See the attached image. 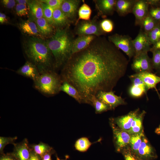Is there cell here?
<instances>
[{
	"label": "cell",
	"instance_id": "6da1fadb",
	"mask_svg": "<svg viewBox=\"0 0 160 160\" xmlns=\"http://www.w3.org/2000/svg\"><path fill=\"white\" fill-rule=\"evenodd\" d=\"M129 61L120 49L104 38L95 39L72 55L64 65L62 80L75 87L85 103L100 91H112L125 75Z\"/></svg>",
	"mask_w": 160,
	"mask_h": 160
},
{
	"label": "cell",
	"instance_id": "7a4b0ae2",
	"mask_svg": "<svg viewBox=\"0 0 160 160\" xmlns=\"http://www.w3.org/2000/svg\"><path fill=\"white\" fill-rule=\"evenodd\" d=\"M23 48L29 61L36 67L40 74L54 71L53 56L46 41L31 37L25 41Z\"/></svg>",
	"mask_w": 160,
	"mask_h": 160
},
{
	"label": "cell",
	"instance_id": "3957f363",
	"mask_svg": "<svg viewBox=\"0 0 160 160\" xmlns=\"http://www.w3.org/2000/svg\"><path fill=\"white\" fill-rule=\"evenodd\" d=\"M73 40L67 30L58 28L46 41L54 58L55 68L64 65L71 56Z\"/></svg>",
	"mask_w": 160,
	"mask_h": 160
},
{
	"label": "cell",
	"instance_id": "277c9868",
	"mask_svg": "<svg viewBox=\"0 0 160 160\" xmlns=\"http://www.w3.org/2000/svg\"><path fill=\"white\" fill-rule=\"evenodd\" d=\"M63 82L60 76L54 71L40 74L34 81V88L41 93L48 96L55 95L60 91Z\"/></svg>",
	"mask_w": 160,
	"mask_h": 160
},
{
	"label": "cell",
	"instance_id": "5b68a950",
	"mask_svg": "<svg viewBox=\"0 0 160 160\" xmlns=\"http://www.w3.org/2000/svg\"><path fill=\"white\" fill-rule=\"evenodd\" d=\"M108 40L123 52L130 59L135 55L133 40L127 35L115 33L108 36Z\"/></svg>",
	"mask_w": 160,
	"mask_h": 160
},
{
	"label": "cell",
	"instance_id": "8992f818",
	"mask_svg": "<svg viewBox=\"0 0 160 160\" xmlns=\"http://www.w3.org/2000/svg\"><path fill=\"white\" fill-rule=\"evenodd\" d=\"M110 123L112 129L113 140L116 152L121 153L129 146L131 135L118 127L111 119Z\"/></svg>",
	"mask_w": 160,
	"mask_h": 160
},
{
	"label": "cell",
	"instance_id": "52a82bcc",
	"mask_svg": "<svg viewBox=\"0 0 160 160\" xmlns=\"http://www.w3.org/2000/svg\"><path fill=\"white\" fill-rule=\"evenodd\" d=\"M96 96L99 100L108 106L111 110L118 106L125 105L126 103L121 96L116 95L113 91H100L97 93Z\"/></svg>",
	"mask_w": 160,
	"mask_h": 160
},
{
	"label": "cell",
	"instance_id": "ba28073f",
	"mask_svg": "<svg viewBox=\"0 0 160 160\" xmlns=\"http://www.w3.org/2000/svg\"><path fill=\"white\" fill-rule=\"evenodd\" d=\"M131 64L132 69L136 73L153 71L151 59L148 53H144L134 56Z\"/></svg>",
	"mask_w": 160,
	"mask_h": 160
},
{
	"label": "cell",
	"instance_id": "9c48e42d",
	"mask_svg": "<svg viewBox=\"0 0 160 160\" xmlns=\"http://www.w3.org/2000/svg\"><path fill=\"white\" fill-rule=\"evenodd\" d=\"M133 42L135 51L134 56L150 51L151 44L147 34L141 28L136 37L133 40Z\"/></svg>",
	"mask_w": 160,
	"mask_h": 160
},
{
	"label": "cell",
	"instance_id": "30bf717a",
	"mask_svg": "<svg viewBox=\"0 0 160 160\" xmlns=\"http://www.w3.org/2000/svg\"><path fill=\"white\" fill-rule=\"evenodd\" d=\"M76 33L79 36L94 35L99 36L103 33L98 24L93 21H85L77 26Z\"/></svg>",
	"mask_w": 160,
	"mask_h": 160
},
{
	"label": "cell",
	"instance_id": "8fae6325",
	"mask_svg": "<svg viewBox=\"0 0 160 160\" xmlns=\"http://www.w3.org/2000/svg\"><path fill=\"white\" fill-rule=\"evenodd\" d=\"M137 156L140 160H153L158 157L155 148L145 135L138 150Z\"/></svg>",
	"mask_w": 160,
	"mask_h": 160
},
{
	"label": "cell",
	"instance_id": "7c38bea8",
	"mask_svg": "<svg viewBox=\"0 0 160 160\" xmlns=\"http://www.w3.org/2000/svg\"><path fill=\"white\" fill-rule=\"evenodd\" d=\"M149 6L146 0H137L132 12L135 17V25H141L143 20L148 14Z\"/></svg>",
	"mask_w": 160,
	"mask_h": 160
},
{
	"label": "cell",
	"instance_id": "4fadbf2b",
	"mask_svg": "<svg viewBox=\"0 0 160 160\" xmlns=\"http://www.w3.org/2000/svg\"><path fill=\"white\" fill-rule=\"evenodd\" d=\"M140 111L138 108L125 115L111 119L118 127L128 133L133 120Z\"/></svg>",
	"mask_w": 160,
	"mask_h": 160
},
{
	"label": "cell",
	"instance_id": "5bb4252c",
	"mask_svg": "<svg viewBox=\"0 0 160 160\" xmlns=\"http://www.w3.org/2000/svg\"><path fill=\"white\" fill-rule=\"evenodd\" d=\"M129 76L140 78L145 83L148 90L153 89L155 90L160 99V95L156 87L157 84L160 83V76L148 72L136 73Z\"/></svg>",
	"mask_w": 160,
	"mask_h": 160
},
{
	"label": "cell",
	"instance_id": "9a60e30c",
	"mask_svg": "<svg viewBox=\"0 0 160 160\" xmlns=\"http://www.w3.org/2000/svg\"><path fill=\"white\" fill-rule=\"evenodd\" d=\"M131 84L129 87L128 93L132 97H140L144 94L146 95L148 91L146 85L143 81L140 78L129 76Z\"/></svg>",
	"mask_w": 160,
	"mask_h": 160
},
{
	"label": "cell",
	"instance_id": "2e32d148",
	"mask_svg": "<svg viewBox=\"0 0 160 160\" xmlns=\"http://www.w3.org/2000/svg\"><path fill=\"white\" fill-rule=\"evenodd\" d=\"M13 152L12 153L17 160H29L31 148L28 139L25 138L21 142L15 143Z\"/></svg>",
	"mask_w": 160,
	"mask_h": 160
},
{
	"label": "cell",
	"instance_id": "e0dca14e",
	"mask_svg": "<svg viewBox=\"0 0 160 160\" xmlns=\"http://www.w3.org/2000/svg\"><path fill=\"white\" fill-rule=\"evenodd\" d=\"M16 72L19 75L31 79L33 81L36 80L40 75L36 67L30 61H27Z\"/></svg>",
	"mask_w": 160,
	"mask_h": 160
},
{
	"label": "cell",
	"instance_id": "ac0fdd59",
	"mask_svg": "<svg viewBox=\"0 0 160 160\" xmlns=\"http://www.w3.org/2000/svg\"><path fill=\"white\" fill-rule=\"evenodd\" d=\"M95 38L94 35L79 36L73 40L72 55L87 48Z\"/></svg>",
	"mask_w": 160,
	"mask_h": 160
},
{
	"label": "cell",
	"instance_id": "d6986e66",
	"mask_svg": "<svg viewBox=\"0 0 160 160\" xmlns=\"http://www.w3.org/2000/svg\"><path fill=\"white\" fill-rule=\"evenodd\" d=\"M80 1L77 0H63L60 8L69 20L75 17Z\"/></svg>",
	"mask_w": 160,
	"mask_h": 160
},
{
	"label": "cell",
	"instance_id": "ffe728a7",
	"mask_svg": "<svg viewBox=\"0 0 160 160\" xmlns=\"http://www.w3.org/2000/svg\"><path fill=\"white\" fill-rule=\"evenodd\" d=\"M137 0H117L115 11L120 16H125L132 13L135 4Z\"/></svg>",
	"mask_w": 160,
	"mask_h": 160
},
{
	"label": "cell",
	"instance_id": "44dd1931",
	"mask_svg": "<svg viewBox=\"0 0 160 160\" xmlns=\"http://www.w3.org/2000/svg\"><path fill=\"white\" fill-rule=\"evenodd\" d=\"M60 91L65 93L79 103H85L84 99L77 89L67 81H63L60 88Z\"/></svg>",
	"mask_w": 160,
	"mask_h": 160
},
{
	"label": "cell",
	"instance_id": "7402d4cb",
	"mask_svg": "<svg viewBox=\"0 0 160 160\" xmlns=\"http://www.w3.org/2000/svg\"><path fill=\"white\" fill-rule=\"evenodd\" d=\"M116 0H100L96 1L97 7L103 16L112 15L115 10Z\"/></svg>",
	"mask_w": 160,
	"mask_h": 160
},
{
	"label": "cell",
	"instance_id": "603a6c76",
	"mask_svg": "<svg viewBox=\"0 0 160 160\" xmlns=\"http://www.w3.org/2000/svg\"><path fill=\"white\" fill-rule=\"evenodd\" d=\"M19 26L21 30L25 34L38 37H42L35 23L27 20L20 23Z\"/></svg>",
	"mask_w": 160,
	"mask_h": 160
},
{
	"label": "cell",
	"instance_id": "cb8c5ba5",
	"mask_svg": "<svg viewBox=\"0 0 160 160\" xmlns=\"http://www.w3.org/2000/svg\"><path fill=\"white\" fill-rule=\"evenodd\" d=\"M146 112L145 111L140 112L133 120L131 129L128 133L131 135L140 133L143 131V121Z\"/></svg>",
	"mask_w": 160,
	"mask_h": 160
},
{
	"label": "cell",
	"instance_id": "d4e9b609",
	"mask_svg": "<svg viewBox=\"0 0 160 160\" xmlns=\"http://www.w3.org/2000/svg\"><path fill=\"white\" fill-rule=\"evenodd\" d=\"M28 4L29 12L35 19L43 17L42 7L40 1H28Z\"/></svg>",
	"mask_w": 160,
	"mask_h": 160
},
{
	"label": "cell",
	"instance_id": "484cf974",
	"mask_svg": "<svg viewBox=\"0 0 160 160\" xmlns=\"http://www.w3.org/2000/svg\"><path fill=\"white\" fill-rule=\"evenodd\" d=\"M35 23L42 36H49L52 33L53 31L51 25L43 17L35 19Z\"/></svg>",
	"mask_w": 160,
	"mask_h": 160
},
{
	"label": "cell",
	"instance_id": "4316f807",
	"mask_svg": "<svg viewBox=\"0 0 160 160\" xmlns=\"http://www.w3.org/2000/svg\"><path fill=\"white\" fill-rule=\"evenodd\" d=\"M53 25L57 27L65 26L69 20L63 13L60 8L54 9L53 14Z\"/></svg>",
	"mask_w": 160,
	"mask_h": 160
},
{
	"label": "cell",
	"instance_id": "83f0119b",
	"mask_svg": "<svg viewBox=\"0 0 160 160\" xmlns=\"http://www.w3.org/2000/svg\"><path fill=\"white\" fill-rule=\"evenodd\" d=\"M144 136L143 131L140 133L131 135L129 146L136 156L138 150Z\"/></svg>",
	"mask_w": 160,
	"mask_h": 160
},
{
	"label": "cell",
	"instance_id": "f1b7e54d",
	"mask_svg": "<svg viewBox=\"0 0 160 160\" xmlns=\"http://www.w3.org/2000/svg\"><path fill=\"white\" fill-rule=\"evenodd\" d=\"M88 104L93 106L96 113H100L111 110L110 108L98 99L96 96H92L88 100Z\"/></svg>",
	"mask_w": 160,
	"mask_h": 160
},
{
	"label": "cell",
	"instance_id": "f546056e",
	"mask_svg": "<svg viewBox=\"0 0 160 160\" xmlns=\"http://www.w3.org/2000/svg\"><path fill=\"white\" fill-rule=\"evenodd\" d=\"M160 23L148 14L142 22L140 26V28L147 34Z\"/></svg>",
	"mask_w": 160,
	"mask_h": 160
},
{
	"label": "cell",
	"instance_id": "4dcf8cb0",
	"mask_svg": "<svg viewBox=\"0 0 160 160\" xmlns=\"http://www.w3.org/2000/svg\"><path fill=\"white\" fill-rule=\"evenodd\" d=\"M30 146L32 150L41 158L45 154L53 149L48 144L42 142H40L37 144L31 145Z\"/></svg>",
	"mask_w": 160,
	"mask_h": 160
},
{
	"label": "cell",
	"instance_id": "1f68e13d",
	"mask_svg": "<svg viewBox=\"0 0 160 160\" xmlns=\"http://www.w3.org/2000/svg\"><path fill=\"white\" fill-rule=\"evenodd\" d=\"M93 143H91L87 137H83L79 138L76 141L74 147L76 150L80 152H85Z\"/></svg>",
	"mask_w": 160,
	"mask_h": 160
},
{
	"label": "cell",
	"instance_id": "d6a6232c",
	"mask_svg": "<svg viewBox=\"0 0 160 160\" xmlns=\"http://www.w3.org/2000/svg\"><path fill=\"white\" fill-rule=\"evenodd\" d=\"M78 19L76 24L81 19L85 21L90 20L92 13V10L90 7L87 4L84 3L80 7L78 10Z\"/></svg>",
	"mask_w": 160,
	"mask_h": 160
},
{
	"label": "cell",
	"instance_id": "836d02e7",
	"mask_svg": "<svg viewBox=\"0 0 160 160\" xmlns=\"http://www.w3.org/2000/svg\"><path fill=\"white\" fill-rule=\"evenodd\" d=\"M41 3L43 9V17L50 25H53V14L55 9L44 3L42 2Z\"/></svg>",
	"mask_w": 160,
	"mask_h": 160
},
{
	"label": "cell",
	"instance_id": "e575fe53",
	"mask_svg": "<svg viewBox=\"0 0 160 160\" xmlns=\"http://www.w3.org/2000/svg\"><path fill=\"white\" fill-rule=\"evenodd\" d=\"M147 34L151 45L160 39V23Z\"/></svg>",
	"mask_w": 160,
	"mask_h": 160
},
{
	"label": "cell",
	"instance_id": "d590c367",
	"mask_svg": "<svg viewBox=\"0 0 160 160\" xmlns=\"http://www.w3.org/2000/svg\"><path fill=\"white\" fill-rule=\"evenodd\" d=\"M153 55L151 59L153 69L158 72L160 71V49L151 50Z\"/></svg>",
	"mask_w": 160,
	"mask_h": 160
},
{
	"label": "cell",
	"instance_id": "8d00e7d4",
	"mask_svg": "<svg viewBox=\"0 0 160 160\" xmlns=\"http://www.w3.org/2000/svg\"><path fill=\"white\" fill-rule=\"evenodd\" d=\"M100 28L103 33L111 32L113 30L114 25L113 22L108 19L103 20L100 23Z\"/></svg>",
	"mask_w": 160,
	"mask_h": 160
},
{
	"label": "cell",
	"instance_id": "74e56055",
	"mask_svg": "<svg viewBox=\"0 0 160 160\" xmlns=\"http://www.w3.org/2000/svg\"><path fill=\"white\" fill-rule=\"evenodd\" d=\"M17 139L15 136L13 137H0V153L1 154L4 153L3 150L5 146L8 144L13 145L15 141Z\"/></svg>",
	"mask_w": 160,
	"mask_h": 160
},
{
	"label": "cell",
	"instance_id": "f35d334b",
	"mask_svg": "<svg viewBox=\"0 0 160 160\" xmlns=\"http://www.w3.org/2000/svg\"><path fill=\"white\" fill-rule=\"evenodd\" d=\"M15 9L17 15L20 17L26 16L29 12L28 6L26 4H17L16 5Z\"/></svg>",
	"mask_w": 160,
	"mask_h": 160
},
{
	"label": "cell",
	"instance_id": "ab89813d",
	"mask_svg": "<svg viewBox=\"0 0 160 160\" xmlns=\"http://www.w3.org/2000/svg\"><path fill=\"white\" fill-rule=\"evenodd\" d=\"M121 153L125 160H140L132 151L129 146L124 149Z\"/></svg>",
	"mask_w": 160,
	"mask_h": 160
},
{
	"label": "cell",
	"instance_id": "60d3db41",
	"mask_svg": "<svg viewBox=\"0 0 160 160\" xmlns=\"http://www.w3.org/2000/svg\"><path fill=\"white\" fill-rule=\"evenodd\" d=\"M148 14L155 20L160 22V7H152L149 10Z\"/></svg>",
	"mask_w": 160,
	"mask_h": 160
},
{
	"label": "cell",
	"instance_id": "b9f144b4",
	"mask_svg": "<svg viewBox=\"0 0 160 160\" xmlns=\"http://www.w3.org/2000/svg\"><path fill=\"white\" fill-rule=\"evenodd\" d=\"M41 1L44 3L55 9L60 8L63 1V0H42Z\"/></svg>",
	"mask_w": 160,
	"mask_h": 160
},
{
	"label": "cell",
	"instance_id": "7bdbcfd3",
	"mask_svg": "<svg viewBox=\"0 0 160 160\" xmlns=\"http://www.w3.org/2000/svg\"><path fill=\"white\" fill-rule=\"evenodd\" d=\"M1 2L3 5L7 8L12 9L15 5L16 1L14 0H3Z\"/></svg>",
	"mask_w": 160,
	"mask_h": 160
},
{
	"label": "cell",
	"instance_id": "ee69618b",
	"mask_svg": "<svg viewBox=\"0 0 160 160\" xmlns=\"http://www.w3.org/2000/svg\"><path fill=\"white\" fill-rule=\"evenodd\" d=\"M0 160H17L12 153L1 154Z\"/></svg>",
	"mask_w": 160,
	"mask_h": 160
},
{
	"label": "cell",
	"instance_id": "f6af8a7d",
	"mask_svg": "<svg viewBox=\"0 0 160 160\" xmlns=\"http://www.w3.org/2000/svg\"><path fill=\"white\" fill-rule=\"evenodd\" d=\"M55 152V151L53 149L45 154L41 158V160H52V155L54 154Z\"/></svg>",
	"mask_w": 160,
	"mask_h": 160
},
{
	"label": "cell",
	"instance_id": "bcb514c9",
	"mask_svg": "<svg viewBox=\"0 0 160 160\" xmlns=\"http://www.w3.org/2000/svg\"><path fill=\"white\" fill-rule=\"evenodd\" d=\"M149 5L152 7H160V0H146Z\"/></svg>",
	"mask_w": 160,
	"mask_h": 160
},
{
	"label": "cell",
	"instance_id": "7dc6e473",
	"mask_svg": "<svg viewBox=\"0 0 160 160\" xmlns=\"http://www.w3.org/2000/svg\"><path fill=\"white\" fill-rule=\"evenodd\" d=\"M29 160H41V158L31 148L30 156Z\"/></svg>",
	"mask_w": 160,
	"mask_h": 160
},
{
	"label": "cell",
	"instance_id": "c3c4849f",
	"mask_svg": "<svg viewBox=\"0 0 160 160\" xmlns=\"http://www.w3.org/2000/svg\"><path fill=\"white\" fill-rule=\"evenodd\" d=\"M7 20L6 15L2 13H0V23L1 24H3L7 22Z\"/></svg>",
	"mask_w": 160,
	"mask_h": 160
},
{
	"label": "cell",
	"instance_id": "681fc988",
	"mask_svg": "<svg viewBox=\"0 0 160 160\" xmlns=\"http://www.w3.org/2000/svg\"><path fill=\"white\" fill-rule=\"evenodd\" d=\"M156 49H160V39L153 45L150 50Z\"/></svg>",
	"mask_w": 160,
	"mask_h": 160
},
{
	"label": "cell",
	"instance_id": "f907efd6",
	"mask_svg": "<svg viewBox=\"0 0 160 160\" xmlns=\"http://www.w3.org/2000/svg\"><path fill=\"white\" fill-rule=\"evenodd\" d=\"M17 4H28V1L27 0H17L15 1Z\"/></svg>",
	"mask_w": 160,
	"mask_h": 160
},
{
	"label": "cell",
	"instance_id": "816d5d0a",
	"mask_svg": "<svg viewBox=\"0 0 160 160\" xmlns=\"http://www.w3.org/2000/svg\"><path fill=\"white\" fill-rule=\"evenodd\" d=\"M155 132L156 134L160 135V124L158 127L156 128Z\"/></svg>",
	"mask_w": 160,
	"mask_h": 160
},
{
	"label": "cell",
	"instance_id": "f5cc1de1",
	"mask_svg": "<svg viewBox=\"0 0 160 160\" xmlns=\"http://www.w3.org/2000/svg\"><path fill=\"white\" fill-rule=\"evenodd\" d=\"M56 157L57 160H67L68 158H66V159H60L57 155L56 156Z\"/></svg>",
	"mask_w": 160,
	"mask_h": 160
},
{
	"label": "cell",
	"instance_id": "db71d44e",
	"mask_svg": "<svg viewBox=\"0 0 160 160\" xmlns=\"http://www.w3.org/2000/svg\"><path fill=\"white\" fill-rule=\"evenodd\" d=\"M158 72V73H159L160 74V71H159Z\"/></svg>",
	"mask_w": 160,
	"mask_h": 160
},
{
	"label": "cell",
	"instance_id": "11a10c76",
	"mask_svg": "<svg viewBox=\"0 0 160 160\" xmlns=\"http://www.w3.org/2000/svg\"><path fill=\"white\" fill-rule=\"evenodd\" d=\"M159 90H160V89H159Z\"/></svg>",
	"mask_w": 160,
	"mask_h": 160
}]
</instances>
